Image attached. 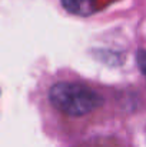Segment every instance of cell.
<instances>
[{
	"label": "cell",
	"instance_id": "1",
	"mask_svg": "<svg viewBox=\"0 0 146 147\" xmlns=\"http://www.w3.org/2000/svg\"><path fill=\"white\" fill-rule=\"evenodd\" d=\"M48 101L62 121L73 126H88L103 119L109 97L105 90L86 80L62 79L49 87Z\"/></svg>",
	"mask_w": 146,
	"mask_h": 147
},
{
	"label": "cell",
	"instance_id": "2",
	"mask_svg": "<svg viewBox=\"0 0 146 147\" xmlns=\"http://www.w3.org/2000/svg\"><path fill=\"white\" fill-rule=\"evenodd\" d=\"M75 147H126L122 142L113 137H92L80 142Z\"/></svg>",
	"mask_w": 146,
	"mask_h": 147
},
{
	"label": "cell",
	"instance_id": "3",
	"mask_svg": "<svg viewBox=\"0 0 146 147\" xmlns=\"http://www.w3.org/2000/svg\"><path fill=\"white\" fill-rule=\"evenodd\" d=\"M62 3L69 11L76 14H89L93 7L92 0H62Z\"/></svg>",
	"mask_w": 146,
	"mask_h": 147
},
{
	"label": "cell",
	"instance_id": "4",
	"mask_svg": "<svg viewBox=\"0 0 146 147\" xmlns=\"http://www.w3.org/2000/svg\"><path fill=\"white\" fill-rule=\"evenodd\" d=\"M138 64H139V69L142 70V73L146 76V51H139V54H138Z\"/></svg>",
	"mask_w": 146,
	"mask_h": 147
}]
</instances>
